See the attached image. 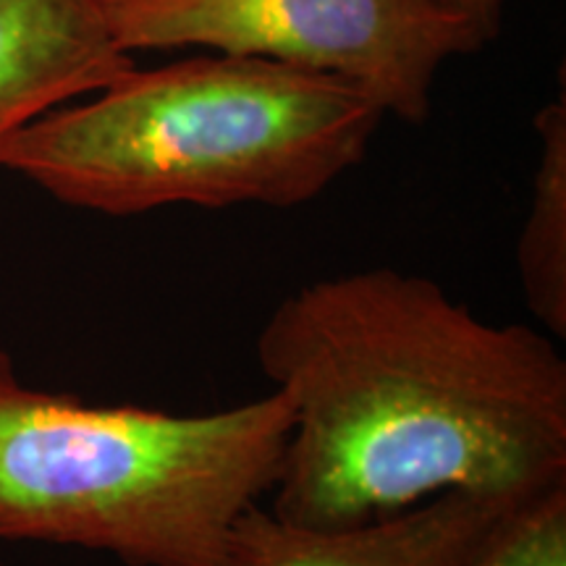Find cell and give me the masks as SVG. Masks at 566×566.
Returning a JSON list of instances; mask_svg holds the SVG:
<instances>
[{
	"label": "cell",
	"instance_id": "6da1fadb",
	"mask_svg": "<svg viewBox=\"0 0 566 566\" xmlns=\"http://www.w3.org/2000/svg\"><path fill=\"white\" fill-rule=\"evenodd\" d=\"M292 436L271 512L354 527L449 491L527 499L566 480V359L554 336L483 321L428 275H328L254 342Z\"/></svg>",
	"mask_w": 566,
	"mask_h": 566
},
{
	"label": "cell",
	"instance_id": "7a4b0ae2",
	"mask_svg": "<svg viewBox=\"0 0 566 566\" xmlns=\"http://www.w3.org/2000/svg\"><path fill=\"white\" fill-rule=\"evenodd\" d=\"M0 145V168L111 218L171 205L294 208L365 160L386 113L331 74L254 55L126 69Z\"/></svg>",
	"mask_w": 566,
	"mask_h": 566
},
{
	"label": "cell",
	"instance_id": "3957f363",
	"mask_svg": "<svg viewBox=\"0 0 566 566\" xmlns=\"http://www.w3.org/2000/svg\"><path fill=\"white\" fill-rule=\"evenodd\" d=\"M292 422L273 388L205 415L92 405L30 386L0 346V541L229 566L233 522L273 491Z\"/></svg>",
	"mask_w": 566,
	"mask_h": 566
},
{
	"label": "cell",
	"instance_id": "277c9868",
	"mask_svg": "<svg viewBox=\"0 0 566 566\" xmlns=\"http://www.w3.org/2000/svg\"><path fill=\"white\" fill-rule=\"evenodd\" d=\"M126 53L212 48L331 74L422 124L436 76L480 40L438 0H103Z\"/></svg>",
	"mask_w": 566,
	"mask_h": 566
},
{
	"label": "cell",
	"instance_id": "5b68a950",
	"mask_svg": "<svg viewBox=\"0 0 566 566\" xmlns=\"http://www.w3.org/2000/svg\"><path fill=\"white\" fill-rule=\"evenodd\" d=\"M522 499L449 491L407 512L317 530L247 506L229 535V566H459L488 525Z\"/></svg>",
	"mask_w": 566,
	"mask_h": 566
},
{
	"label": "cell",
	"instance_id": "8992f818",
	"mask_svg": "<svg viewBox=\"0 0 566 566\" xmlns=\"http://www.w3.org/2000/svg\"><path fill=\"white\" fill-rule=\"evenodd\" d=\"M132 66L103 0H0V145Z\"/></svg>",
	"mask_w": 566,
	"mask_h": 566
},
{
	"label": "cell",
	"instance_id": "52a82bcc",
	"mask_svg": "<svg viewBox=\"0 0 566 566\" xmlns=\"http://www.w3.org/2000/svg\"><path fill=\"white\" fill-rule=\"evenodd\" d=\"M541 155L533 176L527 221L516 242V271L527 310L548 336L566 338V101L535 116Z\"/></svg>",
	"mask_w": 566,
	"mask_h": 566
},
{
	"label": "cell",
	"instance_id": "ba28073f",
	"mask_svg": "<svg viewBox=\"0 0 566 566\" xmlns=\"http://www.w3.org/2000/svg\"><path fill=\"white\" fill-rule=\"evenodd\" d=\"M459 566H566V480L506 506Z\"/></svg>",
	"mask_w": 566,
	"mask_h": 566
},
{
	"label": "cell",
	"instance_id": "9c48e42d",
	"mask_svg": "<svg viewBox=\"0 0 566 566\" xmlns=\"http://www.w3.org/2000/svg\"><path fill=\"white\" fill-rule=\"evenodd\" d=\"M446 11H451L475 32L480 45H491L501 32L504 0H438Z\"/></svg>",
	"mask_w": 566,
	"mask_h": 566
}]
</instances>
